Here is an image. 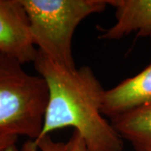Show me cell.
Wrapping results in <instances>:
<instances>
[{"mask_svg":"<svg viewBox=\"0 0 151 151\" xmlns=\"http://www.w3.org/2000/svg\"><path fill=\"white\" fill-rule=\"evenodd\" d=\"M34 65L48 89V101L41 132L26 148L35 146L50 133L71 127L89 151H123L124 139L102 113L103 89L88 65L67 70L38 50Z\"/></svg>","mask_w":151,"mask_h":151,"instance_id":"1","label":"cell"},{"mask_svg":"<svg viewBox=\"0 0 151 151\" xmlns=\"http://www.w3.org/2000/svg\"><path fill=\"white\" fill-rule=\"evenodd\" d=\"M35 45L56 65L76 69L72 39L87 17L104 11L108 0H21Z\"/></svg>","mask_w":151,"mask_h":151,"instance_id":"2","label":"cell"},{"mask_svg":"<svg viewBox=\"0 0 151 151\" xmlns=\"http://www.w3.org/2000/svg\"><path fill=\"white\" fill-rule=\"evenodd\" d=\"M48 101L46 83L18 60L0 54V135L37 139Z\"/></svg>","mask_w":151,"mask_h":151,"instance_id":"3","label":"cell"},{"mask_svg":"<svg viewBox=\"0 0 151 151\" xmlns=\"http://www.w3.org/2000/svg\"><path fill=\"white\" fill-rule=\"evenodd\" d=\"M0 54L22 65L35 60V47L27 13L21 0H0Z\"/></svg>","mask_w":151,"mask_h":151,"instance_id":"4","label":"cell"},{"mask_svg":"<svg viewBox=\"0 0 151 151\" xmlns=\"http://www.w3.org/2000/svg\"><path fill=\"white\" fill-rule=\"evenodd\" d=\"M151 103V63L103 93L102 113L113 119Z\"/></svg>","mask_w":151,"mask_h":151,"instance_id":"5","label":"cell"},{"mask_svg":"<svg viewBox=\"0 0 151 151\" xmlns=\"http://www.w3.org/2000/svg\"><path fill=\"white\" fill-rule=\"evenodd\" d=\"M115 11V23L101 29L99 38L117 40L136 33L137 37L151 40V0H108Z\"/></svg>","mask_w":151,"mask_h":151,"instance_id":"6","label":"cell"},{"mask_svg":"<svg viewBox=\"0 0 151 151\" xmlns=\"http://www.w3.org/2000/svg\"><path fill=\"white\" fill-rule=\"evenodd\" d=\"M111 124L135 151H151V103L111 119Z\"/></svg>","mask_w":151,"mask_h":151,"instance_id":"7","label":"cell"},{"mask_svg":"<svg viewBox=\"0 0 151 151\" xmlns=\"http://www.w3.org/2000/svg\"><path fill=\"white\" fill-rule=\"evenodd\" d=\"M65 146V143L54 141L50 138V135H49L41 139L35 146V151H37L38 149L40 151H64ZM7 151H18L16 145L11 146Z\"/></svg>","mask_w":151,"mask_h":151,"instance_id":"8","label":"cell"},{"mask_svg":"<svg viewBox=\"0 0 151 151\" xmlns=\"http://www.w3.org/2000/svg\"><path fill=\"white\" fill-rule=\"evenodd\" d=\"M64 151H89L81 136L74 131L67 143H65Z\"/></svg>","mask_w":151,"mask_h":151,"instance_id":"9","label":"cell"},{"mask_svg":"<svg viewBox=\"0 0 151 151\" xmlns=\"http://www.w3.org/2000/svg\"><path fill=\"white\" fill-rule=\"evenodd\" d=\"M18 138L12 135H0V151H7L11 146L16 145Z\"/></svg>","mask_w":151,"mask_h":151,"instance_id":"10","label":"cell"}]
</instances>
